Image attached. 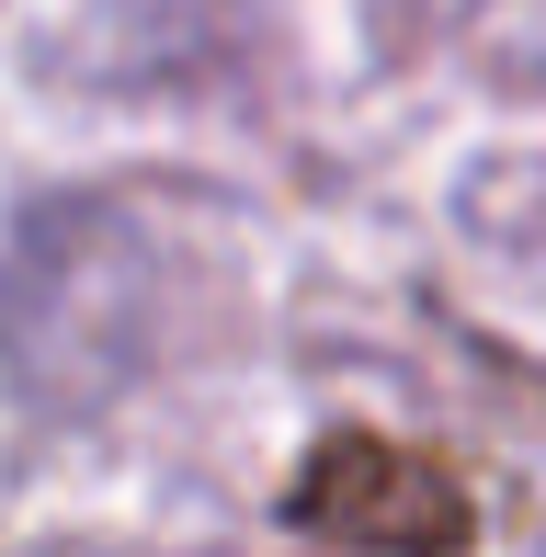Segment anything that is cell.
Masks as SVG:
<instances>
[{"label":"cell","mask_w":546,"mask_h":557,"mask_svg":"<svg viewBox=\"0 0 546 557\" xmlns=\"http://www.w3.org/2000/svg\"><path fill=\"white\" fill-rule=\"evenodd\" d=\"M296 523H319V535H364V546H410V557H444V546H467V490H456V467H433L421 444L342 433V444H319L308 478H296Z\"/></svg>","instance_id":"obj_1"}]
</instances>
